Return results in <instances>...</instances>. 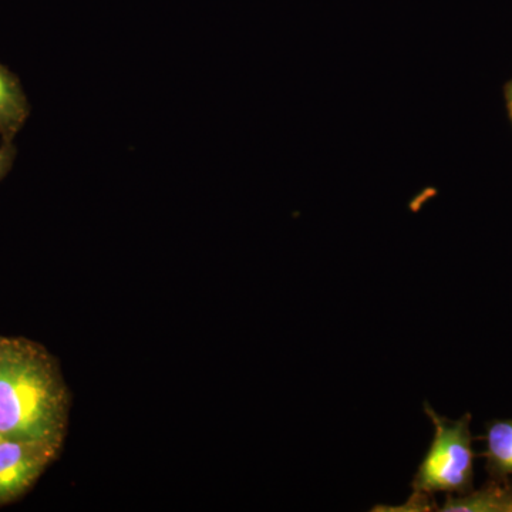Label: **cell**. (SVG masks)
Segmentation results:
<instances>
[{
	"mask_svg": "<svg viewBox=\"0 0 512 512\" xmlns=\"http://www.w3.org/2000/svg\"><path fill=\"white\" fill-rule=\"evenodd\" d=\"M485 450V471L493 481H510L512 478V420H494L487 424Z\"/></svg>",
	"mask_w": 512,
	"mask_h": 512,
	"instance_id": "5",
	"label": "cell"
},
{
	"mask_svg": "<svg viewBox=\"0 0 512 512\" xmlns=\"http://www.w3.org/2000/svg\"><path fill=\"white\" fill-rule=\"evenodd\" d=\"M424 412L433 423L434 437L413 478V491L430 495L470 493L474 490V458L477 457L470 430L471 414L451 421L437 414L429 403H424Z\"/></svg>",
	"mask_w": 512,
	"mask_h": 512,
	"instance_id": "2",
	"label": "cell"
},
{
	"mask_svg": "<svg viewBox=\"0 0 512 512\" xmlns=\"http://www.w3.org/2000/svg\"><path fill=\"white\" fill-rule=\"evenodd\" d=\"M510 119H511V123H512V113H510Z\"/></svg>",
	"mask_w": 512,
	"mask_h": 512,
	"instance_id": "11",
	"label": "cell"
},
{
	"mask_svg": "<svg viewBox=\"0 0 512 512\" xmlns=\"http://www.w3.org/2000/svg\"><path fill=\"white\" fill-rule=\"evenodd\" d=\"M505 103H507L508 113H512V80L504 87Z\"/></svg>",
	"mask_w": 512,
	"mask_h": 512,
	"instance_id": "9",
	"label": "cell"
},
{
	"mask_svg": "<svg viewBox=\"0 0 512 512\" xmlns=\"http://www.w3.org/2000/svg\"><path fill=\"white\" fill-rule=\"evenodd\" d=\"M70 397L55 357L40 343L0 336V433L62 447Z\"/></svg>",
	"mask_w": 512,
	"mask_h": 512,
	"instance_id": "1",
	"label": "cell"
},
{
	"mask_svg": "<svg viewBox=\"0 0 512 512\" xmlns=\"http://www.w3.org/2000/svg\"><path fill=\"white\" fill-rule=\"evenodd\" d=\"M16 157H18V148L15 146V141H2L0 144V181L10 173Z\"/></svg>",
	"mask_w": 512,
	"mask_h": 512,
	"instance_id": "8",
	"label": "cell"
},
{
	"mask_svg": "<svg viewBox=\"0 0 512 512\" xmlns=\"http://www.w3.org/2000/svg\"><path fill=\"white\" fill-rule=\"evenodd\" d=\"M436 507V503H434L433 495L419 493V491H414L412 497L409 498L406 504L399 505V507H380L377 505L376 508H373V511H399V512H420V511H431Z\"/></svg>",
	"mask_w": 512,
	"mask_h": 512,
	"instance_id": "7",
	"label": "cell"
},
{
	"mask_svg": "<svg viewBox=\"0 0 512 512\" xmlns=\"http://www.w3.org/2000/svg\"><path fill=\"white\" fill-rule=\"evenodd\" d=\"M444 512H512V481H493L464 495L447 494Z\"/></svg>",
	"mask_w": 512,
	"mask_h": 512,
	"instance_id": "6",
	"label": "cell"
},
{
	"mask_svg": "<svg viewBox=\"0 0 512 512\" xmlns=\"http://www.w3.org/2000/svg\"><path fill=\"white\" fill-rule=\"evenodd\" d=\"M62 447L40 441L5 439L0 443V507L28 493Z\"/></svg>",
	"mask_w": 512,
	"mask_h": 512,
	"instance_id": "3",
	"label": "cell"
},
{
	"mask_svg": "<svg viewBox=\"0 0 512 512\" xmlns=\"http://www.w3.org/2000/svg\"><path fill=\"white\" fill-rule=\"evenodd\" d=\"M30 103L19 77L0 63V138L15 141L30 117Z\"/></svg>",
	"mask_w": 512,
	"mask_h": 512,
	"instance_id": "4",
	"label": "cell"
},
{
	"mask_svg": "<svg viewBox=\"0 0 512 512\" xmlns=\"http://www.w3.org/2000/svg\"><path fill=\"white\" fill-rule=\"evenodd\" d=\"M3 440H5V437H3V434L0 433V443H2Z\"/></svg>",
	"mask_w": 512,
	"mask_h": 512,
	"instance_id": "10",
	"label": "cell"
}]
</instances>
